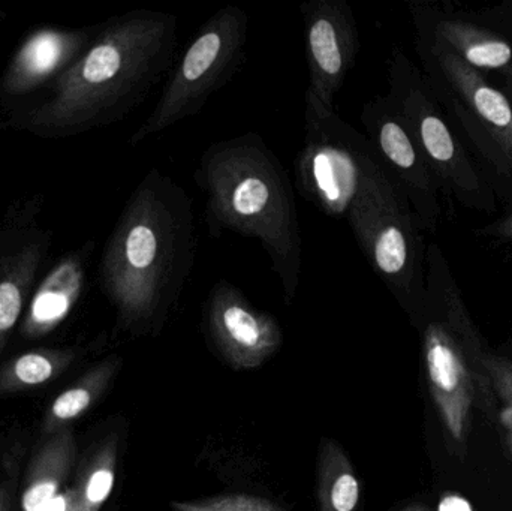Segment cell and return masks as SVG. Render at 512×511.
Returning a JSON list of instances; mask_svg holds the SVG:
<instances>
[{"label":"cell","mask_w":512,"mask_h":511,"mask_svg":"<svg viewBox=\"0 0 512 511\" xmlns=\"http://www.w3.org/2000/svg\"><path fill=\"white\" fill-rule=\"evenodd\" d=\"M119 368L120 359L117 357L105 359L87 371L74 386L60 393L45 413L41 425L42 434L50 437L69 428L72 422L84 416L104 395Z\"/></svg>","instance_id":"cell-18"},{"label":"cell","mask_w":512,"mask_h":511,"mask_svg":"<svg viewBox=\"0 0 512 511\" xmlns=\"http://www.w3.org/2000/svg\"><path fill=\"white\" fill-rule=\"evenodd\" d=\"M75 456L77 446L71 428L47 437L27 468L21 510L41 511L63 492L74 467Z\"/></svg>","instance_id":"cell-17"},{"label":"cell","mask_w":512,"mask_h":511,"mask_svg":"<svg viewBox=\"0 0 512 511\" xmlns=\"http://www.w3.org/2000/svg\"><path fill=\"white\" fill-rule=\"evenodd\" d=\"M508 446H510V450H511V453H512V431L511 432H508Z\"/></svg>","instance_id":"cell-32"},{"label":"cell","mask_w":512,"mask_h":511,"mask_svg":"<svg viewBox=\"0 0 512 511\" xmlns=\"http://www.w3.org/2000/svg\"><path fill=\"white\" fill-rule=\"evenodd\" d=\"M438 511H474L466 498L457 494H447L439 501Z\"/></svg>","instance_id":"cell-26"},{"label":"cell","mask_w":512,"mask_h":511,"mask_svg":"<svg viewBox=\"0 0 512 511\" xmlns=\"http://www.w3.org/2000/svg\"><path fill=\"white\" fill-rule=\"evenodd\" d=\"M12 485L8 482L0 485V511H12Z\"/></svg>","instance_id":"cell-27"},{"label":"cell","mask_w":512,"mask_h":511,"mask_svg":"<svg viewBox=\"0 0 512 511\" xmlns=\"http://www.w3.org/2000/svg\"><path fill=\"white\" fill-rule=\"evenodd\" d=\"M424 360L430 393L453 440L465 441L471 425L474 381L462 338L445 321H430L424 329Z\"/></svg>","instance_id":"cell-14"},{"label":"cell","mask_w":512,"mask_h":511,"mask_svg":"<svg viewBox=\"0 0 512 511\" xmlns=\"http://www.w3.org/2000/svg\"><path fill=\"white\" fill-rule=\"evenodd\" d=\"M249 15L237 5L216 11L195 33L173 66L152 114L135 129L129 146L197 116L216 92L227 86L246 62Z\"/></svg>","instance_id":"cell-5"},{"label":"cell","mask_w":512,"mask_h":511,"mask_svg":"<svg viewBox=\"0 0 512 511\" xmlns=\"http://www.w3.org/2000/svg\"><path fill=\"white\" fill-rule=\"evenodd\" d=\"M304 56L309 69L307 95L324 111L334 110L337 93L354 69L360 50L357 20L346 0L300 3Z\"/></svg>","instance_id":"cell-11"},{"label":"cell","mask_w":512,"mask_h":511,"mask_svg":"<svg viewBox=\"0 0 512 511\" xmlns=\"http://www.w3.org/2000/svg\"><path fill=\"white\" fill-rule=\"evenodd\" d=\"M501 422L508 432L512 431V407L505 408L501 413Z\"/></svg>","instance_id":"cell-28"},{"label":"cell","mask_w":512,"mask_h":511,"mask_svg":"<svg viewBox=\"0 0 512 511\" xmlns=\"http://www.w3.org/2000/svg\"><path fill=\"white\" fill-rule=\"evenodd\" d=\"M204 320L213 344L234 369L258 368L282 345V329L273 315L256 309L228 281L213 285Z\"/></svg>","instance_id":"cell-12"},{"label":"cell","mask_w":512,"mask_h":511,"mask_svg":"<svg viewBox=\"0 0 512 511\" xmlns=\"http://www.w3.org/2000/svg\"><path fill=\"white\" fill-rule=\"evenodd\" d=\"M96 26H41L27 33L0 78V99L14 101L50 87L89 48Z\"/></svg>","instance_id":"cell-13"},{"label":"cell","mask_w":512,"mask_h":511,"mask_svg":"<svg viewBox=\"0 0 512 511\" xmlns=\"http://www.w3.org/2000/svg\"><path fill=\"white\" fill-rule=\"evenodd\" d=\"M390 98L403 122L423 152L433 176L444 191L450 192L463 206L481 212L496 210L495 192L462 143L447 111L430 89L423 71L400 50L391 53Z\"/></svg>","instance_id":"cell-6"},{"label":"cell","mask_w":512,"mask_h":511,"mask_svg":"<svg viewBox=\"0 0 512 511\" xmlns=\"http://www.w3.org/2000/svg\"><path fill=\"white\" fill-rule=\"evenodd\" d=\"M346 222L373 272L403 308H420L426 302L427 248L421 236L423 230L408 198L373 147Z\"/></svg>","instance_id":"cell-4"},{"label":"cell","mask_w":512,"mask_h":511,"mask_svg":"<svg viewBox=\"0 0 512 511\" xmlns=\"http://www.w3.org/2000/svg\"><path fill=\"white\" fill-rule=\"evenodd\" d=\"M402 511H430L427 507L420 506V504H414V506L406 507Z\"/></svg>","instance_id":"cell-30"},{"label":"cell","mask_w":512,"mask_h":511,"mask_svg":"<svg viewBox=\"0 0 512 511\" xmlns=\"http://www.w3.org/2000/svg\"><path fill=\"white\" fill-rule=\"evenodd\" d=\"M478 236L489 237V239L499 240L502 243H512V213L505 218L498 219L493 224L481 228L477 231Z\"/></svg>","instance_id":"cell-24"},{"label":"cell","mask_w":512,"mask_h":511,"mask_svg":"<svg viewBox=\"0 0 512 511\" xmlns=\"http://www.w3.org/2000/svg\"><path fill=\"white\" fill-rule=\"evenodd\" d=\"M191 195L159 168L126 201L101 261L99 284L123 329L158 326L180 299L197 260Z\"/></svg>","instance_id":"cell-2"},{"label":"cell","mask_w":512,"mask_h":511,"mask_svg":"<svg viewBox=\"0 0 512 511\" xmlns=\"http://www.w3.org/2000/svg\"><path fill=\"white\" fill-rule=\"evenodd\" d=\"M415 29L424 77L451 122L462 128L501 179L512 180L510 98L447 45L421 27Z\"/></svg>","instance_id":"cell-7"},{"label":"cell","mask_w":512,"mask_h":511,"mask_svg":"<svg viewBox=\"0 0 512 511\" xmlns=\"http://www.w3.org/2000/svg\"><path fill=\"white\" fill-rule=\"evenodd\" d=\"M478 362L489 375L490 383L499 398L504 399L508 407H512V362L492 353H481Z\"/></svg>","instance_id":"cell-23"},{"label":"cell","mask_w":512,"mask_h":511,"mask_svg":"<svg viewBox=\"0 0 512 511\" xmlns=\"http://www.w3.org/2000/svg\"><path fill=\"white\" fill-rule=\"evenodd\" d=\"M360 482L342 447L327 440L319 455L318 500L321 511H358Z\"/></svg>","instance_id":"cell-20"},{"label":"cell","mask_w":512,"mask_h":511,"mask_svg":"<svg viewBox=\"0 0 512 511\" xmlns=\"http://www.w3.org/2000/svg\"><path fill=\"white\" fill-rule=\"evenodd\" d=\"M177 45L179 21L170 12L134 9L111 17L80 59L9 126L69 138L120 122L173 69Z\"/></svg>","instance_id":"cell-1"},{"label":"cell","mask_w":512,"mask_h":511,"mask_svg":"<svg viewBox=\"0 0 512 511\" xmlns=\"http://www.w3.org/2000/svg\"><path fill=\"white\" fill-rule=\"evenodd\" d=\"M6 20V11L0 6V23Z\"/></svg>","instance_id":"cell-31"},{"label":"cell","mask_w":512,"mask_h":511,"mask_svg":"<svg viewBox=\"0 0 512 511\" xmlns=\"http://www.w3.org/2000/svg\"><path fill=\"white\" fill-rule=\"evenodd\" d=\"M95 242L89 240L59 258L39 279L21 318L23 338L42 339L62 326L83 297Z\"/></svg>","instance_id":"cell-15"},{"label":"cell","mask_w":512,"mask_h":511,"mask_svg":"<svg viewBox=\"0 0 512 511\" xmlns=\"http://www.w3.org/2000/svg\"><path fill=\"white\" fill-rule=\"evenodd\" d=\"M194 179L206 195L210 236L234 233L258 240L285 302H294L303 266L297 204L291 179L264 138L246 132L213 143L201 155Z\"/></svg>","instance_id":"cell-3"},{"label":"cell","mask_w":512,"mask_h":511,"mask_svg":"<svg viewBox=\"0 0 512 511\" xmlns=\"http://www.w3.org/2000/svg\"><path fill=\"white\" fill-rule=\"evenodd\" d=\"M41 511H78L77 491L75 488L65 489Z\"/></svg>","instance_id":"cell-25"},{"label":"cell","mask_w":512,"mask_h":511,"mask_svg":"<svg viewBox=\"0 0 512 511\" xmlns=\"http://www.w3.org/2000/svg\"><path fill=\"white\" fill-rule=\"evenodd\" d=\"M415 26L447 45L469 66L501 77L512 74V36L487 24L462 17H448L426 3H409Z\"/></svg>","instance_id":"cell-16"},{"label":"cell","mask_w":512,"mask_h":511,"mask_svg":"<svg viewBox=\"0 0 512 511\" xmlns=\"http://www.w3.org/2000/svg\"><path fill=\"white\" fill-rule=\"evenodd\" d=\"M74 348H39L15 357L0 369V396L50 383L77 359Z\"/></svg>","instance_id":"cell-19"},{"label":"cell","mask_w":512,"mask_h":511,"mask_svg":"<svg viewBox=\"0 0 512 511\" xmlns=\"http://www.w3.org/2000/svg\"><path fill=\"white\" fill-rule=\"evenodd\" d=\"M35 197L8 207L0 219V354L23 318L53 245Z\"/></svg>","instance_id":"cell-9"},{"label":"cell","mask_w":512,"mask_h":511,"mask_svg":"<svg viewBox=\"0 0 512 511\" xmlns=\"http://www.w3.org/2000/svg\"><path fill=\"white\" fill-rule=\"evenodd\" d=\"M502 92L510 98L512 102V74L502 78Z\"/></svg>","instance_id":"cell-29"},{"label":"cell","mask_w":512,"mask_h":511,"mask_svg":"<svg viewBox=\"0 0 512 511\" xmlns=\"http://www.w3.org/2000/svg\"><path fill=\"white\" fill-rule=\"evenodd\" d=\"M372 146L366 135L304 93V140L295 159L297 191L325 216L346 219Z\"/></svg>","instance_id":"cell-8"},{"label":"cell","mask_w":512,"mask_h":511,"mask_svg":"<svg viewBox=\"0 0 512 511\" xmlns=\"http://www.w3.org/2000/svg\"><path fill=\"white\" fill-rule=\"evenodd\" d=\"M174 511H285L271 501L249 495H230L201 501L173 503Z\"/></svg>","instance_id":"cell-22"},{"label":"cell","mask_w":512,"mask_h":511,"mask_svg":"<svg viewBox=\"0 0 512 511\" xmlns=\"http://www.w3.org/2000/svg\"><path fill=\"white\" fill-rule=\"evenodd\" d=\"M360 117L364 135L408 198L421 230L435 233L442 216L441 186L393 99L390 95L375 96L364 104Z\"/></svg>","instance_id":"cell-10"},{"label":"cell","mask_w":512,"mask_h":511,"mask_svg":"<svg viewBox=\"0 0 512 511\" xmlns=\"http://www.w3.org/2000/svg\"><path fill=\"white\" fill-rule=\"evenodd\" d=\"M117 440L105 441L90 459L74 486L77 491L78 511H99L102 509L116 482Z\"/></svg>","instance_id":"cell-21"}]
</instances>
